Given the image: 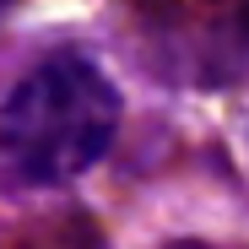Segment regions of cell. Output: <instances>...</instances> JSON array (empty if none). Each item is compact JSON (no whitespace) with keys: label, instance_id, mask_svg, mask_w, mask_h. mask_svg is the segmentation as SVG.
Masks as SVG:
<instances>
[{"label":"cell","instance_id":"1","mask_svg":"<svg viewBox=\"0 0 249 249\" xmlns=\"http://www.w3.org/2000/svg\"><path fill=\"white\" fill-rule=\"evenodd\" d=\"M119 130V87L81 54H54L0 98V157L27 184H71L103 162Z\"/></svg>","mask_w":249,"mask_h":249},{"label":"cell","instance_id":"2","mask_svg":"<svg viewBox=\"0 0 249 249\" xmlns=\"http://www.w3.org/2000/svg\"><path fill=\"white\" fill-rule=\"evenodd\" d=\"M238 22H244V33H249V0H238Z\"/></svg>","mask_w":249,"mask_h":249}]
</instances>
